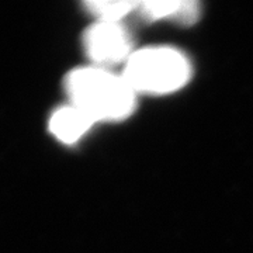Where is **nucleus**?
I'll list each match as a JSON object with an SVG mask.
<instances>
[{
	"label": "nucleus",
	"instance_id": "obj_6",
	"mask_svg": "<svg viewBox=\"0 0 253 253\" xmlns=\"http://www.w3.org/2000/svg\"><path fill=\"white\" fill-rule=\"evenodd\" d=\"M139 1L132 0H89L84 3L86 10L96 21L123 23L124 17L135 13Z\"/></svg>",
	"mask_w": 253,
	"mask_h": 253
},
{
	"label": "nucleus",
	"instance_id": "obj_2",
	"mask_svg": "<svg viewBox=\"0 0 253 253\" xmlns=\"http://www.w3.org/2000/svg\"><path fill=\"white\" fill-rule=\"evenodd\" d=\"M121 75L136 94L163 96L183 89L191 79L193 66L176 48L146 46L131 55Z\"/></svg>",
	"mask_w": 253,
	"mask_h": 253
},
{
	"label": "nucleus",
	"instance_id": "obj_4",
	"mask_svg": "<svg viewBox=\"0 0 253 253\" xmlns=\"http://www.w3.org/2000/svg\"><path fill=\"white\" fill-rule=\"evenodd\" d=\"M144 21L170 20L179 26H193L200 20L201 4L197 0H146L135 11Z\"/></svg>",
	"mask_w": 253,
	"mask_h": 253
},
{
	"label": "nucleus",
	"instance_id": "obj_3",
	"mask_svg": "<svg viewBox=\"0 0 253 253\" xmlns=\"http://www.w3.org/2000/svg\"><path fill=\"white\" fill-rule=\"evenodd\" d=\"M83 48L94 66L110 69L126 65L135 52L134 40L123 23L96 21L83 34Z\"/></svg>",
	"mask_w": 253,
	"mask_h": 253
},
{
	"label": "nucleus",
	"instance_id": "obj_1",
	"mask_svg": "<svg viewBox=\"0 0 253 253\" xmlns=\"http://www.w3.org/2000/svg\"><path fill=\"white\" fill-rule=\"evenodd\" d=\"M65 90L71 104L94 121H123L136 109V94L123 75L99 66L78 68L68 73Z\"/></svg>",
	"mask_w": 253,
	"mask_h": 253
},
{
	"label": "nucleus",
	"instance_id": "obj_5",
	"mask_svg": "<svg viewBox=\"0 0 253 253\" xmlns=\"http://www.w3.org/2000/svg\"><path fill=\"white\" fill-rule=\"evenodd\" d=\"M93 124H96L84 111L73 104L56 109L49 118V131L63 144H76Z\"/></svg>",
	"mask_w": 253,
	"mask_h": 253
}]
</instances>
